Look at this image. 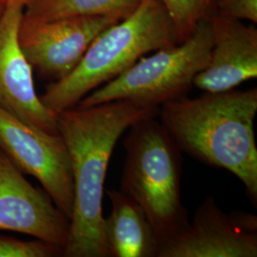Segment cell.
I'll list each match as a JSON object with an SVG mask.
<instances>
[{"label":"cell","mask_w":257,"mask_h":257,"mask_svg":"<svg viewBox=\"0 0 257 257\" xmlns=\"http://www.w3.org/2000/svg\"><path fill=\"white\" fill-rule=\"evenodd\" d=\"M159 107L132 100L75 106L56 111L68 148L74 207L65 257H110L104 235L103 193L110 156L121 136L139 120L158 115Z\"/></svg>","instance_id":"1"},{"label":"cell","mask_w":257,"mask_h":257,"mask_svg":"<svg viewBox=\"0 0 257 257\" xmlns=\"http://www.w3.org/2000/svg\"><path fill=\"white\" fill-rule=\"evenodd\" d=\"M257 89L206 92L167 102L158 120L178 149L235 175L257 203Z\"/></svg>","instance_id":"2"},{"label":"cell","mask_w":257,"mask_h":257,"mask_svg":"<svg viewBox=\"0 0 257 257\" xmlns=\"http://www.w3.org/2000/svg\"><path fill=\"white\" fill-rule=\"evenodd\" d=\"M179 43L174 23L159 0H143L128 18L98 35L74 70L49 84L39 98L55 112L74 108L141 57Z\"/></svg>","instance_id":"3"},{"label":"cell","mask_w":257,"mask_h":257,"mask_svg":"<svg viewBox=\"0 0 257 257\" xmlns=\"http://www.w3.org/2000/svg\"><path fill=\"white\" fill-rule=\"evenodd\" d=\"M157 116L128 128L120 191L144 210L161 244L183 230L189 217L181 201V151Z\"/></svg>","instance_id":"4"},{"label":"cell","mask_w":257,"mask_h":257,"mask_svg":"<svg viewBox=\"0 0 257 257\" xmlns=\"http://www.w3.org/2000/svg\"><path fill=\"white\" fill-rule=\"evenodd\" d=\"M212 46L209 18L182 43L141 57L125 72L84 96L76 106L132 100L154 107L186 96L194 77L208 65Z\"/></svg>","instance_id":"5"},{"label":"cell","mask_w":257,"mask_h":257,"mask_svg":"<svg viewBox=\"0 0 257 257\" xmlns=\"http://www.w3.org/2000/svg\"><path fill=\"white\" fill-rule=\"evenodd\" d=\"M0 148L23 173L37 178L56 207L71 219L72 163L60 134L34 127L0 107Z\"/></svg>","instance_id":"6"},{"label":"cell","mask_w":257,"mask_h":257,"mask_svg":"<svg viewBox=\"0 0 257 257\" xmlns=\"http://www.w3.org/2000/svg\"><path fill=\"white\" fill-rule=\"evenodd\" d=\"M118 21L110 17H74L49 21L23 17L19 44L32 68L55 82L70 74L97 36Z\"/></svg>","instance_id":"7"},{"label":"cell","mask_w":257,"mask_h":257,"mask_svg":"<svg viewBox=\"0 0 257 257\" xmlns=\"http://www.w3.org/2000/svg\"><path fill=\"white\" fill-rule=\"evenodd\" d=\"M257 217L227 213L212 197L195 211L183 230L160 244L157 257H256Z\"/></svg>","instance_id":"8"},{"label":"cell","mask_w":257,"mask_h":257,"mask_svg":"<svg viewBox=\"0 0 257 257\" xmlns=\"http://www.w3.org/2000/svg\"><path fill=\"white\" fill-rule=\"evenodd\" d=\"M30 0H6L0 12V107L28 124L59 134L57 116L37 95L33 68L19 44V28Z\"/></svg>","instance_id":"9"},{"label":"cell","mask_w":257,"mask_h":257,"mask_svg":"<svg viewBox=\"0 0 257 257\" xmlns=\"http://www.w3.org/2000/svg\"><path fill=\"white\" fill-rule=\"evenodd\" d=\"M0 230L26 234L64 250L70 219L44 189L28 181L0 148Z\"/></svg>","instance_id":"10"},{"label":"cell","mask_w":257,"mask_h":257,"mask_svg":"<svg viewBox=\"0 0 257 257\" xmlns=\"http://www.w3.org/2000/svg\"><path fill=\"white\" fill-rule=\"evenodd\" d=\"M209 20L212 36L210 59L194 77L193 86L206 92H225L256 78V29L215 11Z\"/></svg>","instance_id":"11"},{"label":"cell","mask_w":257,"mask_h":257,"mask_svg":"<svg viewBox=\"0 0 257 257\" xmlns=\"http://www.w3.org/2000/svg\"><path fill=\"white\" fill-rule=\"evenodd\" d=\"M111 211L104 217L110 257H157L159 240L144 210L126 193L109 190Z\"/></svg>","instance_id":"12"},{"label":"cell","mask_w":257,"mask_h":257,"mask_svg":"<svg viewBox=\"0 0 257 257\" xmlns=\"http://www.w3.org/2000/svg\"><path fill=\"white\" fill-rule=\"evenodd\" d=\"M143 0H30L24 19L37 21L74 17L128 18Z\"/></svg>","instance_id":"13"},{"label":"cell","mask_w":257,"mask_h":257,"mask_svg":"<svg viewBox=\"0 0 257 257\" xmlns=\"http://www.w3.org/2000/svg\"><path fill=\"white\" fill-rule=\"evenodd\" d=\"M213 0H159L172 19L179 42L191 37L198 23L208 19Z\"/></svg>","instance_id":"14"},{"label":"cell","mask_w":257,"mask_h":257,"mask_svg":"<svg viewBox=\"0 0 257 257\" xmlns=\"http://www.w3.org/2000/svg\"><path fill=\"white\" fill-rule=\"evenodd\" d=\"M63 256V248L43 240H21L0 235V257Z\"/></svg>","instance_id":"15"},{"label":"cell","mask_w":257,"mask_h":257,"mask_svg":"<svg viewBox=\"0 0 257 257\" xmlns=\"http://www.w3.org/2000/svg\"><path fill=\"white\" fill-rule=\"evenodd\" d=\"M212 8L229 19L257 23V0H213Z\"/></svg>","instance_id":"16"},{"label":"cell","mask_w":257,"mask_h":257,"mask_svg":"<svg viewBox=\"0 0 257 257\" xmlns=\"http://www.w3.org/2000/svg\"><path fill=\"white\" fill-rule=\"evenodd\" d=\"M5 0H0V12L2 11V9H3V7H4V4H5Z\"/></svg>","instance_id":"17"},{"label":"cell","mask_w":257,"mask_h":257,"mask_svg":"<svg viewBox=\"0 0 257 257\" xmlns=\"http://www.w3.org/2000/svg\"><path fill=\"white\" fill-rule=\"evenodd\" d=\"M5 1H6V0H5Z\"/></svg>","instance_id":"18"}]
</instances>
